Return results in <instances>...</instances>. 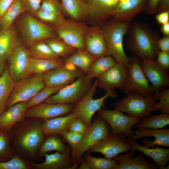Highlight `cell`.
Listing matches in <instances>:
<instances>
[{"instance_id": "1", "label": "cell", "mask_w": 169, "mask_h": 169, "mask_svg": "<svg viewBox=\"0 0 169 169\" xmlns=\"http://www.w3.org/2000/svg\"><path fill=\"white\" fill-rule=\"evenodd\" d=\"M17 123L12 130L16 147L23 154L29 157L36 154L45 136L39 118H31Z\"/></svg>"}, {"instance_id": "2", "label": "cell", "mask_w": 169, "mask_h": 169, "mask_svg": "<svg viewBox=\"0 0 169 169\" xmlns=\"http://www.w3.org/2000/svg\"><path fill=\"white\" fill-rule=\"evenodd\" d=\"M159 36L148 23L135 22L129 32L128 47L134 55L139 58L156 59L159 51L156 42Z\"/></svg>"}, {"instance_id": "3", "label": "cell", "mask_w": 169, "mask_h": 169, "mask_svg": "<svg viewBox=\"0 0 169 169\" xmlns=\"http://www.w3.org/2000/svg\"><path fill=\"white\" fill-rule=\"evenodd\" d=\"M131 25L130 21L112 17L101 26L109 54L118 63L126 67L129 64L130 57L124 51L123 41L124 36L129 33Z\"/></svg>"}, {"instance_id": "4", "label": "cell", "mask_w": 169, "mask_h": 169, "mask_svg": "<svg viewBox=\"0 0 169 169\" xmlns=\"http://www.w3.org/2000/svg\"><path fill=\"white\" fill-rule=\"evenodd\" d=\"M157 100L154 94L145 96L135 92H131L115 104L114 109L141 120L150 116L151 109Z\"/></svg>"}, {"instance_id": "5", "label": "cell", "mask_w": 169, "mask_h": 169, "mask_svg": "<svg viewBox=\"0 0 169 169\" xmlns=\"http://www.w3.org/2000/svg\"><path fill=\"white\" fill-rule=\"evenodd\" d=\"M93 83L83 74L72 83L65 85L44 102L49 103L75 104L88 93Z\"/></svg>"}, {"instance_id": "6", "label": "cell", "mask_w": 169, "mask_h": 169, "mask_svg": "<svg viewBox=\"0 0 169 169\" xmlns=\"http://www.w3.org/2000/svg\"><path fill=\"white\" fill-rule=\"evenodd\" d=\"M142 68L140 58L134 55L130 57L127 67L125 83L123 89L127 94L135 92L145 96L153 95V90Z\"/></svg>"}, {"instance_id": "7", "label": "cell", "mask_w": 169, "mask_h": 169, "mask_svg": "<svg viewBox=\"0 0 169 169\" xmlns=\"http://www.w3.org/2000/svg\"><path fill=\"white\" fill-rule=\"evenodd\" d=\"M23 38L28 46L37 41L55 37L52 27L37 19L30 13H25L19 22Z\"/></svg>"}, {"instance_id": "8", "label": "cell", "mask_w": 169, "mask_h": 169, "mask_svg": "<svg viewBox=\"0 0 169 169\" xmlns=\"http://www.w3.org/2000/svg\"><path fill=\"white\" fill-rule=\"evenodd\" d=\"M97 87V81L96 79L88 93L80 100L74 104L72 111L79 113V117L89 127L92 124L93 115L103 106L105 100L109 97L115 98L118 96L116 91H109L102 97L94 99L93 97Z\"/></svg>"}, {"instance_id": "9", "label": "cell", "mask_w": 169, "mask_h": 169, "mask_svg": "<svg viewBox=\"0 0 169 169\" xmlns=\"http://www.w3.org/2000/svg\"><path fill=\"white\" fill-rule=\"evenodd\" d=\"M112 133L108 123L98 115L88 128L78 148L72 153L73 161H78L85 152Z\"/></svg>"}, {"instance_id": "10", "label": "cell", "mask_w": 169, "mask_h": 169, "mask_svg": "<svg viewBox=\"0 0 169 169\" xmlns=\"http://www.w3.org/2000/svg\"><path fill=\"white\" fill-rule=\"evenodd\" d=\"M58 38L76 50H85L84 36L87 28L85 24L74 20L66 19L52 27Z\"/></svg>"}, {"instance_id": "11", "label": "cell", "mask_w": 169, "mask_h": 169, "mask_svg": "<svg viewBox=\"0 0 169 169\" xmlns=\"http://www.w3.org/2000/svg\"><path fill=\"white\" fill-rule=\"evenodd\" d=\"M45 86L43 74H34L16 82L6 108L19 102L27 101Z\"/></svg>"}, {"instance_id": "12", "label": "cell", "mask_w": 169, "mask_h": 169, "mask_svg": "<svg viewBox=\"0 0 169 169\" xmlns=\"http://www.w3.org/2000/svg\"><path fill=\"white\" fill-rule=\"evenodd\" d=\"M98 114L109 125L113 134L122 135L127 138L130 137L133 127L141 120L115 109L101 108L98 111Z\"/></svg>"}, {"instance_id": "13", "label": "cell", "mask_w": 169, "mask_h": 169, "mask_svg": "<svg viewBox=\"0 0 169 169\" xmlns=\"http://www.w3.org/2000/svg\"><path fill=\"white\" fill-rule=\"evenodd\" d=\"M131 150L128 138L112 133L90 148L89 152H98L105 157L113 158Z\"/></svg>"}, {"instance_id": "14", "label": "cell", "mask_w": 169, "mask_h": 169, "mask_svg": "<svg viewBox=\"0 0 169 169\" xmlns=\"http://www.w3.org/2000/svg\"><path fill=\"white\" fill-rule=\"evenodd\" d=\"M30 57L27 49L18 42L8 60L9 72L16 82L29 76L28 67Z\"/></svg>"}, {"instance_id": "15", "label": "cell", "mask_w": 169, "mask_h": 169, "mask_svg": "<svg viewBox=\"0 0 169 169\" xmlns=\"http://www.w3.org/2000/svg\"><path fill=\"white\" fill-rule=\"evenodd\" d=\"M74 106V104L43 102L28 108L25 112L24 119L39 118L46 120L72 112Z\"/></svg>"}, {"instance_id": "16", "label": "cell", "mask_w": 169, "mask_h": 169, "mask_svg": "<svg viewBox=\"0 0 169 169\" xmlns=\"http://www.w3.org/2000/svg\"><path fill=\"white\" fill-rule=\"evenodd\" d=\"M144 72L154 91H160L169 86L168 72L161 67L155 59L140 58Z\"/></svg>"}, {"instance_id": "17", "label": "cell", "mask_w": 169, "mask_h": 169, "mask_svg": "<svg viewBox=\"0 0 169 169\" xmlns=\"http://www.w3.org/2000/svg\"><path fill=\"white\" fill-rule=\"evenodd\" d=\"M127 67L117 63L97 77L98 87L106 92L122 90L127 76Z\"/></svg>"}, {"instance_id": "18", "label": "cell", "mask_w": 169, "mask_h": 169, "mask_svg": "<svg viewBox=\"0 0 169 169\" xmlns=\"http://www.w3.org/2000/svg\"><path fill=\"white\" fill-rule=\"evenodd\" d=\"M83 74L79 69L69 68L65 64L44 73L43 77L45 86L56 87L68 84Z\"/></svg>"}, {"instance_id": "19", "label": "cell", "mask_w": 169, "mask_h": 169, "mask_svg": "<svg viewBox=\"0 0 169 169\" xmlns=\"http://www.w3.org/2000/svg\"><path fill=\"white\" fill-rule=\"evenodd\" d=\"M87 5L89 13L87 18L91 19L97 25L113 17L119 0H83Z\"/></svg>"}, {"instance_id": "20", "label": "cell", "mask_w": 169, "mask_h": 169, "mask_svg": "<svg viewBox=\"0 0 169 169\" xmlns=\"http://www.w3.org/2000/svg\"><path fill=\"white\" fill-rule=\"evenodd\" d=\"M84 42L85 50L92 55L100 58L110 55L101 26L87 27Z\"/></svg>"}, {"instance_id": "21", "label": "cell", "mask_w": 169, "mask_h": 169, "mask_svg": "<svg viewBox=\"0 0 169 169\" xmlns=\"http://www.w3.org/2000/svg\"><path fill=\"white\" fill-rule=\"evenodd\" d=\"M154 137L155 140L151 141L148 138L142 140L143 146L152 147L156 146L169 147V129L164 128L152 129L142 128L133 131L130 137L135 141L146 137Z\"/></svg>"}, {"instance_id": "22", "label": "cell", "mask_w": 169, "mask_h": 169, "mask_svg": "<svg viewBox=\"0 0 169 169\" xmlns=\"http://www.w3.org/2000/svg\"><path fill=\"white\" fill-rule=\"evenodd\" d=\"M148 0H119L113 17L130 21L146 11Z\"/></svg>"}, {"instance_id": "23", "label": "cell", "mask_w": 169, "mask_h": 169, "mask_svg": "<svg viewBox=\"0 0 169 169\" xmlns=\"http://www.w3.org/2000/svg\"><path fill=\"white\" fill-rule=\"evenodd\" d=\"M135 151L131 150L125 154L121 153L113 159L118 162L116 169H157L156 164L151 162L144 154L134 156Z\"/></svg>"}, {"instance_id": "24", "label": "cell", "mask_w": 169, "mask_h": 169, "mask_svg": "<svg viewBox=\"0 0 169 169\" xmlns=\"http://www.w3.org/2000/svg\"><path fill=\"white\" fill-rule=\"evenodd\" d=\"M131 150L138 151L152 159L160 169H167L166 165L169 161V148L156 146L148 147L141 146L130 137L128 138Z\"/></svg>"}, {"instance_id": "25", "label": "cell", "mask_w": 169, "mask_h": 169, "mask_svg": "<svg viewBox=\"0 0 169 169\" xmlns=\"http://www.w3.org/2000/svg\"><path fill=\"white\" fill-rule=\"evenodd\" d=\"M27 101L17 103L8 108L0 115V130L10 131L18 122L24 119L28 109Z\"/></svg>"}, {"instance_id": "26", "label": "cell", "mask_w": 169, "mask_h": 169, "mask_svg": "<svg viewBox=\"0 0 169 169\" xmlns=\"http://www.w3.org/2000/svg\"><path fill=\"white\" fill-rule=\"evenodd\" d=\"M45 159L41 163L30 162L31 169H65L69 167L70 153L68 149L63 152L57 151L53 154L46 153Z\"/></svg>"}, {"instance_id": "27", "label": "cell", "mask_w": 169, "mask_h": 169, "mask_svg": "<svg viewBox=\"0 0 169 169\" xmlns=\"http://www.w3.org/2000/svg\"><path fill=\"white\" fill-rule=\"evenodd\" d=\"M79 114L76 112L71 113L64 116H59L44 120L41 125V128L45 136L55 134H61L68 130L71 123Z\"/></svg>"}, {"instance_id": "28", "label": "cell", "mask_w": 169, "mask_h": 169, "mask_svg": "<svg viewBox=\"0 0 169 169\" xmlns=\"http://www.w3.org/2000/svg\"><path fill=\"white\" fill-rule=\"evenodd\" d=\"M18 42L16 29L12 26L0 31V64L4 65Z\"/></svg>"}, {"instance_id": "29", "label": "cell", "mask_w": 169, "mask_h": 169, "mask_svg": "<svg viewBox=\"0 0 169 169\" xmlns=\"http://www.w3.org/2000/svg\"><path fill=\"white\" fill-rule=\"evenodd\" d=\"M63 12L74 20L79 21L88 18L89 10L83 0H61Z\"/></svg>"}, {"instance_id": "30", "label": "cell", "mask_w": 169, "mask_h": 169, "mask_svg": "<svg viewBox=\"0 0 169 169\" xmlns=\"http://www.w3.org/2000/svg\"><path fill=\"white\" fill-rule=\"evenodd\" d=\"M65 59L59 58L53 59H45L31 57L28 67V72L31 74H43L49 70L64 65Z\"/></svg>"}, {"instance_id": "31", "label": "cell", "mask_w": 169, "mask_h": 169, "mask_svg": "<svg viewBox=\"0 0 169 169\" xmlns=\"http://www.w3.org/2000/svg\"><path fill=\"white\" fill-rule=\"evenodd\" d=\"M16 83L11 76L8 68H6L0 76V115L6 110L8 100Z\"/></svg>"}, {"instance_id": "32", "label": "cell", "mask_w": 169, "mask_h": 169, "mask_svg": "<svg viewBox=\"0 0 169 169\" xmlns=\"http://www.w3.org/2000/svg\"><path fill=\"white\" fill-rule=\"evenodd\" d=\"M99 58L96 57L85 50H76L65 60L80 70L85 74L92 64Z\"/></svg>"}, {"instance_id": "33", "label": "cell", "mask_w": 169, "mask_h": 169, "mask_svg": "<svg viewBox=\"0 0 169 169\" xmlns=\"http://www.w3.org/2000/svg\"><path fill=\"white\" fill-rule=\"evenodd\" d=\"M117 63L110 55L99 58L92 64L84 75L90 79L97 78Z\"/></svg>"}, {"instance_id": "34", "label": "cell", "mask_w": 169, "mask_h": 169, "mask_svg": "<svg viewBox=\"0 0 169 169\" xmlns=\"http://www.w3.org/2000/svg\"><path fill=\"white\" fill-rule=\"evenodd\" d=\"M26 11L22 0H14L1 18V30L7 29L12 26L16 18Z\"/></svg>"}, {"instance_id": "35", "label": "cell", "mask_w": 169, "mask_h": 169, "mask_svg": "<svg viewBox=\"0 0 169 169\" xmlns=\"http://www.w3.org/2000/svg\"><path fill=\"white\" fill-rule=\"evenodd\" d=\"M27 49L30 57L38 59H53L61 58L55 54L43 40L34 42Z\"/></svg>"}, {"instance_id": "36", "label": "cell", "mask_w": 169, "mask_h": 169, "mask_svg": "<svg viewBox=\"0 0 169 169\" xmlns=\"http://www.w3.org/2000/svg\"><path fill=\"white\" fill-rule=\"evenodd\" d=\"M45 42L55 54L64 59L69 58L76 50L59 38H50L45 40Z\"/></svg>"}, {"instance_id": "37", "label": "cell", "mask_w": 169, "mask_h": 169, "mask_svg": "<svg viewBox=\"0 0 169 169\" xmlns=\"http://www.w3.org/2000/svg\"><path fill=\"white\" fill-rule=\"evenodd\" d=\"M169 124V114L161 113L141 120L137 124L136 128H148L152 129L164 128Z\"/></svg>"}, {"instance_id": "38", "label": "cell", "mask_w": 169, "mask_h": 169, "mask_svg": "<svg viewBox=\"0 0 169 169\" xmlns=\"http://www.w3.org/2000/svg\"><path fill=\"white\" fill-rule=\"evenodd\" d=\"M67 149L60 138L51 136L44 140L38 151L40 156L42 157L45 154L50 151H56L62 153Z\"/></svg>"}, {"instance_id": "39", "label": "cell", "mask_w": 169, "mask_h": 169, "mask_svg": "<svg viewBox=\"0 0 169 169\" xmlns=\"http://www.w3.org/2000/svg\"><path fill=\"white\" fill-rule=\"evenodd\" d=\"M85 157L91 169H116L118 164L115 160L106 157H96L87 153Z\"/></svg>"}, {"instance_id": "40", "label": "cell", "mask_w": 169, "mask_h": 169, "mask_svg": "<svg viewBox=\"0 0 169 169\" xmlns=\"http://www.w3.org/2000/svg\"><path fill=\"white\" fill-rule=\"evenodd\" d=\"M12 131H0V162L7 161L13 156L10 148V142Z\"/></svg>"}, {"instance_id": "41", "label": "cell", "mask_w": 169, "mask_h": 169, "mask_svg": "<svg viewBox=\"0 0 169 169\" xmlns=\"http://www.w3.org/2000/svg\"><path fill=\"white\" fill-rule=\"evenodd\" d=\"M65 85L56 87L45 86L31 98L27 101L28 108L43 102L51 95L59 91Z\"/></svg>"}, {"instance_id": "42", "label": "cell", "mask_w": 169, "mask_h": 169, "mask_svg": "<svg viewBox=\"0 0 169 169\" xmlns=\"http://www.w3.org/2000/svg\"><path fill=\"white\" fill-rule=\"evenodd\" d=\"M157 98L156 102L152 107L151 113L159 111L166 114H169V89H164L154 93Z\"/></svg>"}, {"instance_id": "43", "label": "cell", "mask_w": 169, "mask_h": 169, "mask_svg": "<svg viewBox=\"0 0 169 169\" xmlns=\"http://www.w3.org/2000/svg\"><path fill=\"white\" fill-rule=\"evenodd\" d=\"M31 169L30 162L15 154L10 160L0 162V169Z\"/></svg>"}, {"instance_id": "44", "label": "cell", "mask_w": 169, "mask_h": 169, "mask_svg": "<svg viewBox=\"0 0 169 169\" xmlns=\"http://www.w3.org/2000/svg\"><path fill=\"white\" fill-rule=\"evenodd\" d=\"M34 16L43 22L52 25L59 24L66 19L63 14L48 13L40 10Z\"/></svg>"}, {"instance_id": "45", "label": "cell", "mask_w": 169, "mask_h": 169, "mask_svg": "<svg viewBox=\"0 0 169 169\" xmlns=\"http://www.w3.org/2000/svg\"><path fill=\"white\" fill-rule=\"evenodd\" d=\"M68 142L74 152L80 144L84 136L81 134L67 131L61 134Z\"/></svg>"}, {"instance_id": "46", "label": "cell", "mask_w": 169, "mask_h": 169, "mask_svg": "<svg viewBox=\"0 0 169 169\" xmlns=\"http://www.w3.org/2000/svg\"><path fill=\"white\" fill-rule=\"evenodd\" d=\"M40 10L50 13L63 14L64 13L59 0H43Z\"/></svg>"}, {"instance_id": "47", "label": "cell", "mask_w": 169, "mask_h": 169, "mask_svg": "<svg viewBox=\"0 0 169 169\" xmlns=\"http://www.w3.org/2000/svg\"><path fill=\"white\" fill-rule=\"evenodd\" d=\"M88 128L79 117L76 118L71 123L68 131L84 136L87 131Z\"/></svg>"}, {"instance_id": "48", "label": "cell", "mask_w": 169, "mask_h": 169, "mask_svg": "<svg viewBox=\"0 0 169 169\" xmlns=\"http://www.w3.org/2000/svg\"><path fill=\"white\" fill-rule=\"evenodd\" d=\"M26 11L32 15H34L40 10L43 0H22Z\"/></svg>"}, {"instance_id": "49", "label": "cell", "mask_w": 169, "mask_h": 169, "mask_svg": "<svg viewBox=\"0 0 169 169\" xmlns=\"http://www.w3.org/2000/svg\"><path fill=\"white\" fill-rule=\"evenodd\" d=\"M155 60L161 67L168 72L169 69V53L158 51Z\"/></svg>"}, {"instance_id": "50", "label": "cell", "mask_w": 169, "mask_h": 169, "mask_svg": "<svg viewBox=\"0 0 169 169\" xmlns=\"http://www.w3.org/2000/svg\"><path fill=\"white\" fill-rule=\"evenodd\" d=\"M159 51L169 53V36L159 38L156 42Z\"/></svg>"}, {"instance_id": "51", "label": "cell", "mask_w": 169, "mask_h": 169, "mask_svg": "<svg viewBox=\"0 0 169 169\" xmlns=\"http://www.w3.org/2000/svg\"><path fill=\"white\" fill-rule=\"evenodd\" d=\"M155 18L157 23L161 25L169 22V10L157 13Z\"/></svg>"}, {"instance_id": "52", "label": "cell", "mask_w": 169, "mask_h": 169, "mask_svg": "<svg viewBox=\"0 0 169 169\" xmlns=\"http://www.w3.org/2000/svg\"><path fill=\"white\" fill-rule=\"evenodd\" d=\"M161 1V0H148L146 11L147 14L152 15L156 13Z\"/></svg>"}, {"instance_id": "53", "label": "cell", "mask_w": 169, "mask_h": 169, "mask_svg": "<svg viewBox=\"0 0 169 169\" xmlns=\"http://www.w3.org/2000/svg\"><path fill=\"white\" fill-rule=\"evenodd\" d=\"M14 0H0V16L1 17Z\"/></svg>"}, {"instance_id": "54", "label": "cell", "mask_w": 169, "mask_h": 169, "mask_svg": "<svg viewBox=\"0 0 169 169\" xmlns=\"http://www.w3.org/2000/svg\"><path fill=\"white\" fill-rule=\"evenodd\" d=\"M169 10V0H161L157 8L156 13Z\"/></svg>"}, {"instance_id": "55", "label": "cell", "mask_w": 169, "mask_h": 169, "mask_svg": "<svg viewBox=\"0 0 169 169\" xmlns=\"http://www.w3.org/2000/svg\"><path fill=\"white\" fill-rule=\"evenodd\" d=\"M160 29L164 36H169V22L161 25Z\"/></svg>"}, {"instance_id": "56", "label": "cell", "mask_w": 169, "mask_h": 169, "mask_svg": "<svg viewBox=\"0 0 169 169\" xmlns=\"http://www.w3.org/2000/svg\"><path fill=\"white\" fill-rule=\"evenodd\" d=\"M79 169H91V167L85 160L81 162L80 166L78 168Z\"/></svg>"}, {"instance_id": "57", "label": "cell", "mask_w": 169, "mask_h": 169, "mask_svg": "<svg viewBox=\"0 0 169 169\" xmlns=\"http://www.w3.org/2000/svg\"><path fill=\"white\" fill-rule=\"evenodd\" d=\"M4 70V65L0 64V76L3 73Z\"/></svg>"}, {"instance_id": "58", "label": "cell", "mask_w": 169, "mask_h": 169, "mask_svg": "<svg viewBox=\"0 0 169 169\" xmlns=\"http://www.w3.org/2000/svg\"><path fill=\"white\" fill-rule=\"evenodd\" d=\"M1 17L0 16V29L1 30Z\"/></svg>"}, {"instance_id": "59", "label": "cell", "mask_w": 169, "mask_h": 169, "mask_svg": "<svg viewBox=\"0 0 169 169\" xmlns=\"http://www.w3.org/2000/svg\"></svg>"}]
</instances>
